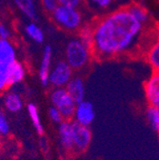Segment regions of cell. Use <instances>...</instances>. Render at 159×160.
<instances>
[{
  "mask_svg": "<svg viewBox=\"0 0 159 160\" xmlns=\"http://www.w3.org/2000/svg\"><path fill=\"white\" fill-rule=\"evenodd\" d=\"M49 117L52 120V122H53L55 124H58V125L64 121V118H63L61 112L53 106L51 107L50 110H49Z\"/></svg>",
  "mask_w": 159,
  "mask_h": 160,
  "instance_id": "obj_23",
  "label": "cell"
},
{
  "mask_svg": "<svg viewBox=\"0 0 159 160\" xmlns=\"http://www.w3.org/2000/svg\"><path fill=\"white\" fill-rule=\"evenodd\" d=\"M72 78V69L66 61H59L51 70L49 84L54 88H65Z\"/></svg>",
  "mask_w": 159,
  "mask_h": 160,
  "instance_id": "obj_6",
  "label": "cell"
},
{
  "mask_svg": "<svg viewBox=\"0 0 159 160\" xmlns=\"http://www.w3.org/2000/svg\"><path fill=\"white\" fill-rule=\"evenodd\" d=\"M58 139L62 149L66 152L73 150V130L72 122L64 120L58 126Z\"/></svg>",
  "mask_w": 159,
  "mask_h": 160,
  "instance_id": "obj_10",
  "label": "cell"
},
{
  "mask_svg": "<svg viewBox=\"0 0 159 160\" xmlns=\"http://www.w3.org/2000/svg\"><path fill=\"white\" fill-rule=\"evenodd\" d=\"M146 59L154 72H159V40L150 46L146 52Z\"/></svg>",
  "mask_w": 159,
  "mask_h": 160,
  "instance_id": "obj_16",
  "label": "cell"
},
{
  "mask_svg": "<svg viewBox=\"0 0 159 160\" xmlns=\"http://www.w3.org/2000/svg\"><path fill=\"white\" fill-rule=\"evenodd\" d=\"M69 94L72 97L75 103H79L84 100L85 97V85L80 77H74L70 80V82L65 87Z\"/></svg>",
  "mask_w": 159,
  "mask_h": 160,
  "instance_id": "obj_12",
  "label": "cell"
},
{
  "mask_svg": "<svg viewBox=\"0 0 159 160\" xmlns=\"http://www.w3.org/2000/svg\"><path fill=\"white\" fill-rule=\"evenodd\" d=\"M73 130V150L77 152L86 151L92 141V131L87 126L72 122Z\"/></svg>",
  "mask_w": 159,
  "mask_h": 160,
  "instance_id": "obj_7",
  "label": "cell"
},
{
  "mask_svg": "<svg viewBox=\"0 0 159 160\" xmlns=\"http://www.w3.org/2000/svg\"><path fill=\"white\" fill-rule=\"evenodd\" d=\"M55 21L67 30H76L82 22V16L76 8L58 5L52 12Z\"/></svg>",
  "mask_w": 159,
  "mask_h": 160,
  "instance_id": "obj_5",
  "label": "cell"
},
{
  "mask_svg": "<svg viewBox=\"0 0 159 160\" xmlns=\"http://www.w3.org/2000/svg\"><path fill=\"white\" fill-rule=\"evenodd\" d=\"M127 10L129 11V12L140 23H142L143 25L146 24L149 21V13L148 12L145 10V8H143L142 6H140L139 4H131Z\"/></svg>",
  "mask_w": 159,
  "mask_h": 160,
  "instance_id": "obj_17",
  "label": "cell"
},
{
  "mask_svg": "<svg viewBox=\"0 0 159 160\" xmlns=\"http://www.w3.org/2000/svg\"><path fill=\"white\" fill-rule=\"evenodd\" d=\"M4 107L10 112H18L23 108V99L21 95L16 92H7L4 96Z\"/></svg>",
  "mask_w": 159,
  "mask_h": 160,
  "instance_id": "obj_13",
  "label": "cell"
},
{
  "mask_svg": "<svg viewBox=\"0 0 159 160\" xmlns=\"http://www.w3.org/2000/svg\"><path fill=\"white\" fill-rule=\"evenodd\" d=\"M92 56V50L79 39H72L66 47V62L72 70L84 68Z\"/></svg>",
  "mask_w": 159,
  "mask_h": 160,
  "instance_id": "obj_2",
  "label": "cell"
},
{
  "mask_svg": "<svg viewBox=\"0 0 159 160\" xmlns=\"http://www.w3.org/2000/svg\"><path fill=\"white\" fill-rule=\"evenodd\" d=\"M16 6L21 10L29 18H36V10L33 3V0H13Z\"/></svg>",
  "mask_w": 159,
  "mask_h": 160,
  "instance_id": "obj_18",
  "label": "cell"
},
{
  "mask_svg": "<svg viewBox=\"0 0 159 160\" xmlns=\"http://www.w3.org/2000/svg\"><path fill=\"white\" fill-rule=\"evenodd\" d=\"M41 1H42L44 8L49 12H53L58 6L56 0H41Z\"/></svg>",
  "mask_w": 159,
  "mask_h": 160,
  "instance_id": "obj_25",
  "label": "cell"
},
{
  "mask_svg": "<svg viewBox=\"0 0 159 160\" xmlns=\"http://www.w3.org/2000/svg\"><path fill=\"white\" fill-rule=\"evenodd\" d=\"M51 61H52V48L51 46H46L43 52L40 69L38 72L39 79L41 84L45 87L49 84V77L51 72Z\"/></svg>",
  "mask_w": 159,
  "mask_h": 160,
  "instance_id": "obj_11",
  "label": "cell"
},
{
  "mask_svg": "<svg viewBox=\"0 0 159 160\" xmlns=\"http://www.w3.org/2000/svg\"><path fill=\"white\" fill-rule=\"evenodd\" d=\"M50 99L52 106L61 112L64 120H70L73 117L76 103L65 88H55L52 90Z\"/></svg>",
  "mask_w": 159,
  "mask_h": 160,
  "instance_id": "obj_4",
  "label": "cell"
},
{
  "mask_svg": "<svg viewBox=\"0 0 159 160\" xmlns=\"http://www.w3.org/2000/svg\"><path fill=\"white\" fill-rule=\"evenodd\" d=\"M27 112L28 114L32 120V125L35 128V131L38 134H43L44 132V127L42 125L41 119H40V114L38 112V108L35 104L33 103H29L27 105Z\"/></svg>",
  "mask_w": 159,
  "mask_h": 160,
  "instance_id": "obj_15",
  "label": "cell"
},
{
  "mask_svg": "<svg viewBox=\"0 0 159 160\" xmlns=\"http://www.w3.org/2000/svg\"><path fill=\"white\" fill-rule=\"evenodd\" d=\"M143 32L144 25L127 8L119 9L92 27V52L101 59L129 53L137 46Z\"/></svg>",
  "mask_w": 159,
  "mask_h": 160,
  "instance_id": "obj_1",
  "label": "cell"
},
{
  "mask_svg": "<svg viewBox=\"0 0 159 160\" xmlns=\"http://www.w3.org/2000/svg\"><path fill=\"white\" fill-rule=\"evenodd\" d=\"M156 108H157V110H158V112H159V106H158V107H156Z\"/></svg>",
  "mask_w": 159,
  "mask_h": 160,
  "instance_id": "obj_28",
  "label": "cell"
},
{
  "mask_svg": "<svg viewBox=\"0 0 159 160\" xmlns=\"http://www.w3.org/2000/svg\"><path fill=\"white\" fill-rule=\"evenodd\" d=\"M16 61L15 51L8 39L0 38V92L9 87L8 75L12 65Z\"/></svg>",
  "mask_w": 159,
  "mask_h": 160,
  "instance_id": "obj_3",
  "label": "cell"
},
{
  "mask_svg": "<svg viewBox=\"0 0 159 160\" xmlns=\"http://www.w3.org/2000/svg\"><path fill=\"white\" fill-rule=\"evenodd\" d=\"M90 2L99 9H107L112 4L113 0H90Z\"/></svg>",
  "mask_w": 159,
  "mask_h": 160,
  "instance_id": "obj_24",
  "label": "cell"
},
{
  "mask_svg": "<svg viewBox=\"0 0 159 160\" xmlns=\"http://www.w3.org/2000/svg\"><path fill=\"white\" fill-rule=\"evenodd\" d=\"M58 5L62 6H69L76 8L79 4H80V0H56Z\"/></svg>",
  "mask_w": 159,
  "mask_h": 160,
  "instance_id": "obj_26",
  "label": "cell"
},
{
  "mask_svg": "<svg viewBox=\"0 0 159 160\" xmlns=\"http://www.w3.org/2000/svg\"><path fill=\"white\" fill-rule=\"evenodd\" d=\"M11 131L9 119L6 113L0 110V135H8Z\"/></svg>",
  "mask_w": 159,
  "mask_h": 160,
  "instance_id": "obj_22",
  "label": "cell"
},
{
  "mask_svg": "<svg viewBox=\"0 0 159 160\" xmlns=\"http://www.w3.org/2000/svg\"><path fill=\"white\" fill-rule=\"evenodd\" d=\"M26 32L33 40V41H35L37 43L43 42L44 33H43L42 30L39 28L37 25H35L34 23H30L26 27Z\"/></svg>",
  "mask_w": 159,
  "mask_h": 160,
  "instance_id": "obj_20",
  "label": "cell"
},
{
  "mask_svg": "<svg viewBox=\"0 0 159 160\" xmlns=\"http://www.w3.org/2000/svg\"><path fill=\"white\" fill-rule=\"evenodd\" d=\"M145 96L150 106H159V72H154L144 84Z\"/></svg>",
  "mask_w": 159,
  "mask_h": 160,
  "instance_id": "obj_9",
  "label": "cell"
},
{
  "mask_svg": "<svg viewBox=\"0 0 159 160\" xmlns=\"http://www.w3.org/2000/svg\"><path fill=\"white\" fill-rule=\"evenodd\" d=\"M0 142H1V135H0Z\"/></svg>",
  "mask_w": 159,
  "mask_h": 160,
  "instance_id": "obj_29",
  "label": "cell"
},
{
  "mask_svg": "<svg viewBox=\"0 0 159 160\" xmlns=\"http://www.w3.org/2000/svg\"><path fill=\"white\" fill-rule=\"evenodd\" d=\"M146 119L152 130L158 132L159 131V112L156 107L149 106L145 112Z\"/></svg>",
  "mask_w": 159,
  "mask_h": 160,
  "instance_id": "obj_19",
  "label": "cell"
},
{
  "mask_svg": "<svg viewBox=\"0 0 159 160\" xmlns=\"http://www.w3.org/2000/svg\"><path fill=\"white\" fill-rule=\"evenodd\" d=\"M79 40L92 50V28L85 27L80 32Z\"/></svg>",
  "mask_w": 159,
  "mask_h": 160,
  "instance_id": "obj_21",
  "label": "cell"
},
{
  "mask_svg": "<svg viewBox=\"0 0 159 160\" xmlns=\"http://www.w3.org/2000/svg\"><path fill=\"white\" fill-rule=\"evenodd\" d=\"M10 35L9 30L2 24H0V38L1 39H8Z\"/></svg>",
  "mask_w": 159,
  "mask_h": 160,
  "instance_id": "obj_27",
  "label": "cell"
},
{
  "mask_svg": "<svg viewBox=\"0 0 159 160\" xmlns=\"http://www.w3.org/2000/svg\"><path fill=\"white\" fill-rule=\"evenodd\" d=\"M158 132V137H159V131H158V132Z\"/></svg>",
  "mask_w": 159,
  "mask_h": 160,
  "instance_id": "obj_30",
  "label": "cell"
},
{
  "mask_svg": "<svg viewBox=\"0 0 159 160\" xmlns=\"http://www.w3.org/2000/svg\"><path fill=\"white\" fill-rule=\"evenodd\" d=\"M95 112L93 105L91 102L83 100V101L76 104L74 114L72 117L75 123L89 127L93 122Z\"/></svg>",
  "mask_w": 159,
  "mask_h": 160,
  "instance_id": "obj_8",
  "label": "cell"
},
{
  "mask_svg": "<svg viewBox=\"0 0 159 160\" xmlns=\"http://www.w3.org/2000/svg\"><path fill=\"white\" fill-rule=\"evenodd\" d=\"M25 74H26V72H25L23 65L21 63H19L18 61H15L12 65L9 71V75H8L9 86H12V85L20 83L25 78Z\"/></svg>",
  "mask_w": 159,
  "mask_h": 160,
  "instance_id": "obj_14",
  "label": "cell"
}]
</instances>
